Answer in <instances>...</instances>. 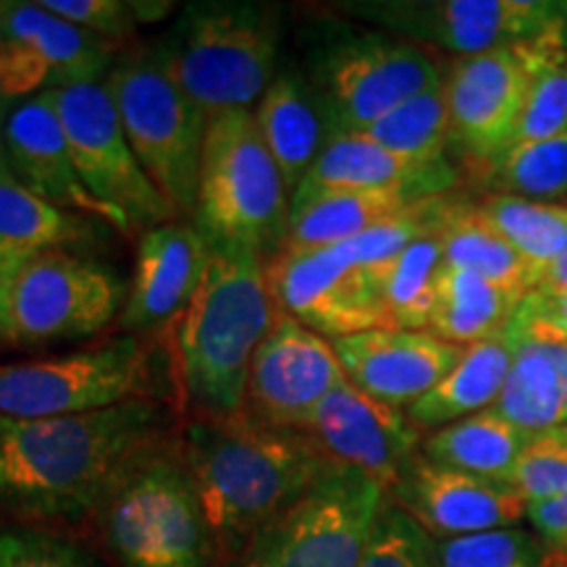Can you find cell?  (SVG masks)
Listing matches in <instances>:
<instances>
[{
	"mask_svg": "<svg viewBox=\"0 0 567 567\" xmlns=\"http://www.w3.org/2000/svg\"><path fill=\"white\" fill-rule=\"evenodd\" d=\"M163 425L151 400L40 421L0 417V505L38 517L90 513L153 452Z\"/></svg>",
	"mask_w": 567,
	"mask_h": 567,
	"instance_id": "1",
	"label": "cell"
},
{
	"mask_svg": "<svg viewBox=\"0 0 567 567\" xmlns=\"http://www.w3.org/2000/svg\"><path fill=\"white\" fill-rule=\"evenodd\" d=\"M179 457L200 496L216 547L226 551L250 547L329 465L300 431L268 425L247 408L187 423Z\"/></svg>",
	"mask_w": 567,
	"mask_h": 567,
	"instance_id": "2",
	"label": "cell"
},
{
	"mask_svg": "<svg viewBox=\"0 0 567 567\" xmlns=\"http://www.w3.org/2000/svg\"><path fill=\"white\" fill-rule=\"evenodd\" d=\"M279 305L255 250L208 243V266L184 313L176 318L174 358L184 396L200 415L245 410L247 375L271 334Z\"/></svg>",
	"mask_w": 567,
	"mask_h": 567,
	"instance_id": "3",
	"label": "cell"
},
{
	"mask_svg": "<svg viewBox=\"0 0 567 567\" xmlns=\"http://www.w3.org/2000/svg\"><path fill=\"white\" fill-rule=\"evenodd\" d=\"M281 9L258 0L184 6L153 59L208 118L252 111L279 74Z\"/></svg>",
	"mask_w": 567,
	"mask_h": 567,
	"instance_id": "4",
	"label": "cell"
},
{
	"mask_svg": "<svg viewBox=\"0 0 567 567\" xmlns=\"http://www.w3.org/2000/svg\"><path fill=\"white\" fill-rule=\"evenodd\" d=\"M292 195L268 153L255 111L210 118L193 226L210 245L255 250L271 260L287 247Z\"/></svg>",
	"mask_w": 567,
	"mask_h": 567,
	"instance_id": "5",
	"label": "cell"
},
{
	"mask_svg": "<svg viewBox=\"0 0 567 567\" xmlns=\"http://www.w3.org/2000/svg\"><path fill=\"white\" fill-rule=\"evenodd\" d=\"M105 536L124 567H213L216 538L182 457L147 452L105 502Z\"/></svg>",
	"mask_w": 567,
	"mask_h": 567,
	"instance_id": "6",
	"label": "cell"
},
{
	"mask_svg": "<svg viewBox=\"0 0 567 567\" xmlns=\"http://www.w3.org/2000/svg\"><path fill=\"white\" fill-rule=\"evenodd\" d=\"M389 488L358 467H323L287 513L252 538L243 567H363Z\"/></svg>",
	"mask_w": 567,
	"mask_h": 567,
	"instance_id": "7",
	"label": "cell"
},
{
	"mask_svg": "<svg viewBox=\"0 0 567 567\" xmlns=\"http://www.w3.org/2000/svg\"><path fill=\"white\" fill-rule=\"evenodd\" d=\"M134 155L174 210L193 221L210 118L153 55L118 63L105 76Z\"/></svg>",
	"mask_w": 567,
	"mask_h": 567,
	"instance_id": "8",
	"label": "cell"
},
{
	"mask_svg": "<svg viewBox=\"0 0 567 567\" xmlns=\"http://www.w3.org/2000/svg\"><path fill=\"white\" fill-rule=\"evenodd\" d=\"M308 82L329 111L334 132H360L396 105L444 82L436 61L386 32L326 34L310 53Z\"/></svg>",
	"mask_w": 567,
	"mask_h": 567,
	"instance_id": "9",
	"label": "cell"
},
{
	"mask_svg": "<svg viewBox=\"0 0 567 567\" xmlns=\"http://www.w3.org/2000/svg\"><path fill=\"white\" fill-rule=\"evenodd\" d=\"M147 375V350L126 334L55 358L0 365V417L80 415L140 400Z\"/></svg>",
	"mask_w": 567,
	"mask_h": 567,
	"instance_id": "10",
	"label": "cell"
},
{
	"mask_svg": "<svg viewBox=\"0 0 567 567\" xmlns=\"http://www.w3.org/2000/svg\"><path fill=\"white\" fill-rule=\"evenodd\" d=\"M53 92L74 166L90 195L122 213L134 234L179 221V213L134 155L105 82L71 84Z\"/></svg>",
	"mask_w": 567,
	"mask_h": 567,
	"instance_id": "11",
	"label": "cell"
},
{
	"mask_svg": "<svg viewBox=\"0 0 567 567\" xmlns=\"http://www.w3.org/2000/svg\"><path fill=\"white\" fill-rule=\"evenodd\" d=\"M126 284L113 268L66 250L42 252L11 287L13 342L48 344L101 334L122 316Z\"/></svg>",
	"mask_w": 567,
	"mask_h": 567,
	"instance_id": "12",
	"label": "cell"
},
{
	"mask_svg": "<svg viewBox=\"0 0 567 567\" xmlns=\"http://www.w3.org/2000/svg\"><path fill=\"white\" fill-rule=\"evenodd\" d=\"M400 40L478 55L542 38L555 27V0H358L342 3Z\"/></svg>",
	"mask_w": 567,
	"mask_h": 567,
	"instance_id": "13",
	"label": "cell"
},
{
	"mask_svg": "<svg viewBox=\"0 0 567 567\" xmlns=\"http://www.w3.org/2000/svg\"><path fill=\"white\" fill-rule=\"evenodd\" d=\"M276 305L295 321L331 342L373 329H394L368 268L344 243L308 250H281L266 264Z\"/></svg>",
	"mask_w": 567,
	"mask_h": 567,
	"instance_id": "14",
	"label": "cell"
},
{
	"mask_svg": "<svg viewBox=\"0 0 567 567\" xmlns=\"http://www.w3.org/2000/svg\"><path fill=\"white\" fill-rule=\"evenodd\" d=\"M297 431L326 460L358 467L389 492L421 455V429L410 421L408 410L373 400L350 381L326 394Z\"/></svg>",
	"mask_w": 567,
	"mask_h": 567,
	"instance_id": "15",
	"label": "cell"
},
{
	"mask_svg": "<svg viewBox=\"0 0 567 567\" xmlns=\"http://www.w3.org/2000/svg\"><path fill=\"white\" fill-rule=\"evenodd\" d=\"M344 381L350 379L329 339L279 310L271 334L252 358L245 408L258 421L297 431Z\"/></svg>",
	"mask_w": 567,
	"mask_h": 567,
	"instance_id": "16",
	"label": "cell"
},
{
	"mask_svg": "<svg viewBox=\"0 0 567 567\" xmlns=\"http://www.w3.org/2000/svg\"><path fill=\"white\" fill-rule=\"evenodd\" d=\"M450 145L492 168L513 145L526 95V66L515 48L463 55L444 80Z\"/></svg>",
	"mask_w": 567,
	"mask_h": 567,
	"instance_id": "17",
	"label": "cell"
},
{
	"mask_svg": "<svg viewBox=\"0 0 567 567\" xmlns=\"http://www.w3.org/2000/svg\"><path fill=\"white\" fill-rule=\"evenodd\" d=\"M3 142L13 176L27 189L63 210L76 213L90 221L111 224L132 237V226L122 213L95 200L84 187L74 166L53 90L40 92L9 113L3 122Z\"/></svg>",
	"mask_w": 567,
	"mask_h": 567,
	"instance_id": "18",
	"label": "cell"
},
{
	"mask_svg": "<svg viewBox=\"0 0 567 567\" xmlns=\"http://www.w3.org/2000/svg\"><path fill=\"white\" fill-rule=\"evenodd\" d=\"M389 494L431 538L515 528L528 513V502L509 484L467 476L423 455L408 465Z\"/></svg>",
	"mask_w": 567,
	"mask_h": 567,
	"instance_id": "19",
	"label": "cell"
},
{
	"mask_svg": "<svg viewBox=\"0 0 567 567\" xmlns=\"http://www.w3.org/2000/svg\"><path fill=\"white\" fill-rule=\"evenodd\" d=\"M513 347L505 389L494 402L496 415L526 434H544L567 423V331L526 297L505 326Z\"/></svg>",
	"mask_w": 567,
	"mask_h": 567,
	"instance_id": "20",
	"label": "cell"
},
{
	"mask_svg": "<svg viewBox=\"0 0 567 567\" xmlns=\"http://www.w3.org/2000/svg\"><path fill=\"white\" fill-rule=\"evenodd\" d=\"M347 379L360 392L392 408H410L463 358L465 347L431 331L373 329L331 342Z\"/></svg>",
	"mask_w": 567,
	"mask_h": 567,
	"instance_id": "21",
	"label": "cell"
},
{
	"mask_svg": "<svg viewBox=\"0 0 567 567\" xmlns=\"http://www.w3.org/2000/svg\"><path fill=\"white\" fill-rule=\"evenodd\" d=\"M208 243L193 224L172 221L140 237L134 276L118 323L126 331H151L179 318L200 287Z\"/></svg>",
	"mask_w": 567,
	"mask_h": 567,
	"instance_id": "22",
	"label": "cell"
},
{
	"mask_svg": "<svg viewBox=\"0 0 567 567\" xmlns=\"http://www.w3.org/2000/svg\"><path fill=\"white\" fill-rule=\"evenodd\" d=\"M457 184L450 161L415 163L352 132H334L297 193L318 189H402L415 197L446 195Z\"/></svg>",
	"mask_w": 567,
	"mask_h": 567,
	"instance_id": "23",
	"label": "cell"
},
{
	"mask_svg": "<svg viewBox=\"0 0 567 567\" xmlns=\"http://www.w3.org/2000/svg\"><path fill=\"white\" fill-rule=\"evenodd\" d=\"M255 122L264 134L268 153L279 166L284 184L295 195L316 166L318 155L334 137L329 111L308 76L295 69H284L260 97Z\"/></svg>",
	"mask_w": 567,
	"mask_h": 567,
	"instance_id": "24",
	"label": "cell"
},
{
	"mask_svg": "<svg viewBox=\"0 0 567 567\" xmlns=\"http://www.w3.org/2000/svg\"><path fill=\"white\" fill-rule=\"evenodd\" d=\"M0 34L30 48L45 63L51 90L105 82L103 76L113 69V42L84 32L82 27L45 11L40 3H0Z\"/></svg>",
	"mask_w": 567,
	"mask_h": 567,
	"instance_id": "25",
	"label": "cell"
},
{
	"mask_svg": "<svg viewBox=\"0 0 567 567\" xmlns=\"http://www.w3.org/2000/svg\"><path fill=\"white\" fill-rule=\"evenodd\" d=\"M421 200L402 189H318L295 193L284 250L347 243ZM425 200V197H423Z\"/></svg>",
	"mask_w": 567,
	"mask_h": 567,
	"instance_id": "26",
	"label": "cell"
},
{
	"mask_svg": "<svg viewBox=\"0 0 567 567\" xmlns=\"http://www.w3.org/2000/svg\"><path fill=\"white\" fill-rule=\"evenodd\" d=\"M509 365L513 347L505 331L465 347L460 363L429 394L408 408V417L417 429H442L460 417L484 413L499 400Z\"/></svg>",
	"mask_w": 567,
	"mask_h": 567,
	"instance_id": "27",
	"label": "cell"
},
{
	"mask_svg": "<svg viewBox=\"0 0 567 567\" xmlns=\"http://www.w3.org/2000/svg\"><path fill=\"white\" fill-rule=\"evenodd\" d=\"M530 436L534 434L520 431L494 410H484V413L442 425L434 434L425 436L421 455L467 476L509 484L513 467Z\"/></svg>",
	"mask_w": 567,
	"mask_h": 567,
	"instance_id": "28",
	"label": "cell"
},
{
	"mask_svg": "<svg viewBox=\"0 0 567 567\" xmlns=\"http://www.w3.org/2000/svg\"><path fill=\"white\" fill-rule=\"evenodd\" d=\"M526 297L496 287L484 276L444 266L436 281V305L429 331L444 342L471 347L505 331Z\"/></svg>",
	"mask_w": 567,
	"mask_h": 567,
	"instance_id": "29",
	"label": "cell"
},
{
	"mask_svg": "<svg viewBox=\"0 0 567 567\" xmlns=\"http://www.w3.org/2000/svg\"><path fill=\"white\" fill-rule=\"evenodd\" d=\"M95 221L42 200L19 179L0 182V252L32 260L95 237Z\"/></svg>",
	"mask_w": 567,
	"mask_h": 567,
	"instance_id": "30",
	"label": "cell"
},
{
	"mask_svg": "<svg viewBox=\"0 0 567 567\" xmlns=\"http://www.w3.org/2000/svg\"><path fill=\"white\" fill-rule=\"evenodd\" d=\"M444 250V266L478 274L496 287L517 297L534 292L536 279L526 260L517 255L499 231L484 221L476 205L455 203L439 231Z\"/></svg>",
	"mask_w": 567,
	"mask_h": 567,
	"instance_id": "31",
	"label": "cell"
},
{
	"mask_svg": "<svg viewBox=\"0 0 567 567\" xmlns=\"http://www.w3.org/2000/svg\"><path fill=\"white\" fill-rule=\"evenodd\" d=\"M442 268L444 250L439 234L417 239L386 264L368 268L394 329L429 331Z\"/></svg>",
	"mask_w": 567,
	"mask_h": 567,
	"instance_id": "32",
	"label": "cell"
},
{
	"mask_svg": "<svg viewBox=\"0 0 567 567\" xmlns=\"http://www.w3.org/2000/svg\"><path fill=\"white\" fill-rule=\"evenodd\" d=\"M517 53L526 66V95L513 145L557 137L567 132V51L555 27L517 45Z\"/></svg>",
	"mask_w": 567,
	"mask_h": 567,
	"instance_id": "33",
	"label": "cell"
},
{
	"mask_svg": "<svg viewBox=\"0 0 567 567\" xmlns=\"http://www.w3.org/2000/svg\"><path fill=\"white\" fill-rule=\"evenodd\" d=\"M484 221L507 239L509 247L526 260L538 284L567 243V205L528 200L517 195H492L476 205ZM536 289V287H534Z\"/></svg>",
	"mask_w": 567,
	"mask_h": 567,
	"instance_id": "34",
	"label": "cell"
},
{
	"mask_svg": "<svg viewBox=\"0 0 567 567\" xmlns=\"http://www.w3.org/2000/svg\"><path fill=\"white\" fill-rule=\"evenodd\" d=\"M373 145L415 163H436L446 158L450 145V111H446L444 82L410 97L379 122L352 132Z\"/></svg>",
	"mask_w": 567,
	"mask_h": 567,
	"instance_id": "35",
	"label": "cell"
},
{
	"mask_svg": "<svg viewBox=\"0 0 567 567\" xmlns=\"http://www.w3.org/2000/svg\"><path fill=\"white\" fill-rule=\"evenodd\" d=\"M488 176L505 195L542 203L567 195V132L507 147L488 168Z\"/></svg>",
	"mask_w": 567,
	"mask_h": 567,
	"instance_id": "36",
	"label": "cell"
},
{
	"mask_svg": "<svg viewBox=\"0 0 567 567\" xmlns=\"http://www.w3.org/2000/svg\"><path fill=\"white\" fill-rule=\"evenodd\" d=\"M542 544L520 528L434 538L436 567H542Z\"/></svg>",
	"mask_w": 567,
	"mask_h": 567,
	"instance_id": "37",
	"label": "cell"
},
{
	"mask_svg": "<svg viewBox=\"0 0 567 567\" xmlns=\"http://www.w3.org/2000/svg\"><path fill=\"white\" fill-rule=\"evenodd\" d=\"M509 486L528 505L567 492V423L530 436L513 467Z\"/></svg>",
	"mask_w": 567,
	"mask_h": 567,
	"instance_id": "38",
	"label": "cell"
},
{
	"mask_svg": "<svg viewBox=\"0 0 567 567\" xmlns=\"http://www.w3.org/2000/svg\"><path fill=\"white\" fill-rule=\"evenodd\" d=\"M363 567H436L434 538L396 505H386Z\"/></svg>",
	"mask_w": 567,
	"mask_h": 567,
	"instance_id": "39",
	"label": "cell"
},
{
	"mask_svg": "<svg viewBox=\"0 0 567 567\" xmlns=\"http://www.w3.org/2000/svg\"><path fill=\"white\" fill-rule=\"evenodd\" d=\"M45 90H51L45 63L30 48L0 34V126L13 109Z\"/></svg>",
	"mask_w": 567,
	"mask_h": 567,
	"instance_id": "40",
	"label": "cell"
},
{
	"mask_svg": "<svg viewBox=\"0 0 567 567\" xmlns=\"http://www.w3.org/2000/svg\"><path fill=\"white\" fill-rule=\"evenodd\" d=\"M0 567H95L87 555L40 530H3L0 534Z\"/></svg>",
	"mask_w": 567,
	"mask_h": 567,
	"instance_id": "41",
	"label": "cell"
},
{
	"mask_svg": "<svg viewBox=\"0 0 567 567\" xmlns=\"http://www.w3.org/2000/svg\"><path fill=\"white\" fill-rule=\"evenodd\" d=\"M40 6L113 45L132 38L137 27L132 6L124 0H40Z\"/></svg>",
	"mask_w": 567,
	"mask_h": 567,
	"instance_id": "42",
	"label": "cell"
},
{
	"mask_svg": "<svg viewBox=\"0 0 567 567\" xmlns=\"http://www.w3.org/2000/svg\"><path fill=\"white\" fill-rule=\"evenodd\" d=\"M526 517L542 536L544 549L567 551V492L542 502H530Z\"/></svg>",
	"mask_w": 567,
	"mask_h": 567,
	"instance_id": "43",
	"label": "cell"
},
{
	"mask_svg": "<svg viewBox=\"0 0 567 567\" xmlns=\"http://www.w3.org/2000/svg\"><path fill=\"white\" fill-rule=\"evenodd\" d=\"M21 266H24V260L0 252V339H6V342H13L11 287H13V279H17Z\"/></svg>",
	"mask_w": 567,
	"mask_h": 567,
	"instance_id": "44",
	"label": "cell"
},
{
	"mask_svg": "<svg viewBox=\"0 0 567 567\" xmlns=\"http://www.w3.org/2000/svg\"><path fill=\"white\" fill-rule=\"evenodd\" d=\"M530 297H534L544 313L555 318V321L567 331V281L557 289H547V292H530Z\"/></svg>",
	"mask_w": 567,
	"mask_h": 567,
	"instance_id": "45",
	"label": "cell"
},
{
	"mask_svg": "<svg viewBox=\"0 0 567 567\" xmlns=\"http://www.w3.org/2000/svg\"><path fill=\"white\" fill-rule=\"evenodd\" d=\"M565 281H567V243H565V250L557 255L555 264L547 268V274L538 279L534 292H547V289H557V287H563Z\"/></svg>",
	"mask_w": 567,
	"mask_h": 567,
	"instance_id": "46",
	"label": "cell"
},
{
	"mask_svg": "<svg viewBox=\"0 0 567 567\" xmlns=\"http://www.w3.org/2000/svg\"><path fill=\"white\" fill-rule=\"evenodd\" d=\"M137 21H158L174 9V3H130Z\"/></svg>",
	"mask_w": 567,
	"mask_h": 567,
	"instance_id": "47",
	"label": "cell"
},
{
	"mask_svg": "<svg viewBox=\"0 0 567 567\" xmlns=\"http://www.w3.org/2000/svg\"><path fill=\"white\" fill-rule=\"evenodd\" d=\"M555 32L567 51V0H555Z\"/></svg>",
	"mask_w": 567,
	"mask_h": 567,
	"instance_id": "48",
	"label": "cell"
},
{
	"mask_svg": "<svg viewBox=\"0 0 567 567\" xmlns=\"http://www.w3.org/2000/svg\"><path fill=\"white\" fill-rule=\"evenodd\" d=\"M6 179H17V176H13V168H11L9 153H6V142H3V126H0V182H6Z\"/></svg>",
	"mask_w": 567,
	"mask_h": 567,
	"instance_id": "49",
	"label": "cell"
},
{
	"mask_svg": "<svg viewBox=\"0 0 567 567\" xmlns=\"http://www.w3.org/2000/svg\"><path fill=\"white\" fill-rule=\"evenodd\" d=\"M542 567H567V551L547 549V551H544Z\"/></svg>",
	"mask_w": 567,
	"mask_h": 567,
	"instance_id": "50",
	"label": "cell"
}]
</instances>
